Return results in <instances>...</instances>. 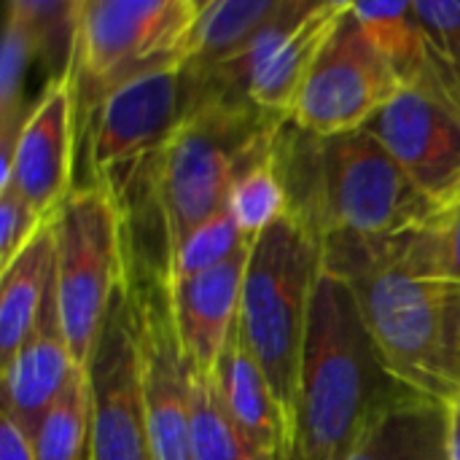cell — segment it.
Listing matches in <instances>:
<instances>
[{
    "label": "cell",
    "mask_w": 460,
    "mask_h": 460,
    "mask_svg": "<svg viewBox=\"0 0 460 460\" xmlns=\"http://www.w3.org/2000/svg\"><path fill=\"white\" fill-rule=\"evenodd\" d=\"M447 460H460V399L450 404V434H447Z\"/></svg>",
    "instance_id": "cell-31"
},
{
    "label": "cell",
    "mask_w": 460,
    "mask_h": 460,
    "mask_svg": "<svg viewBox=\"0 0 460 460\" xmlns=\"http://www.w3.org/2000/svg\"><path fill=\"white\" fill-rule=\"evenodd\" d=\"M54 294L62 332L81 369L89 367L111 305L127 280L124 216L111 189H75L54 213Z\"/></svg>",
    "instance_id": "cell-6"
},
{
    "label": "cell",
    "mask_w": 460,
    "mask_h": 460,
    "mask_svg": "<svg viewBox=\"0 0 460 460\" xmlns=\"http://www.w3.org/2000/svg\"><path fill=\"white\" fill-rule=\"evenodd\" d=\"M431 51L460 75V3L412 0Z\"/></svg>",
    "instance_id": "cell-29"
},
{
    "label": "cell",
    "mask_w": 460,
    "mask_h": 460,
    "mask_svg": "<svg viewBox=\"0 0 460 460\" xmlns=\"http://www.w3.org/2000/svg\"><path fill=\"white\" fill-rule=\"evenodd\" d=\"M248 240L240 234L234 218L229 210H221L202 226H197L191 234H186L170 253V286L191 280L226 259H232ZM253 245V243H251Z\"/></svg>",
    "instance_id": "cell-27"
},
{
    "label": "cell",
    "mask_w": 460,
    "mask_h": 460,
    "mask_svg": "<svg viewBox=\"0 0 460 460\" xmlns=\"http://www.w3.org/2000/svg\"><path fill=\"white\" fill-rule=\"evenodd\" d=\"M278 156L288 186V213L307 221L321 240L385 245L437 216L369 129L329 140L310 137L296 127L294 135L283 129Z\"/></svg>",
    "instance_id": "cell-1"
},
{
    "label": "cell",
    "mask_w": 460,
    "mask_h": 460,
    "mask_svg": "<svg viewBox=\"0 0 460 460\" xmlns=\"http://www.w3.org/2000/svg\"><path fill=\"white\" fill-rule=\"evenodd\" d=\"M86 375L92 388L94 460H154L127 280L111 305Z\"/></svg>",
    "instance_id": "cell-12"
},
{
    "label": "cell",
    "mask_w": 460,
    "mask_h": 460,
    "mask_svg": "<svg viewBox=\"0 0 460 460\" xmlns=\"http://www.w3.org/2000/svg\"><path fill=\"white\" fill-rule=\"evenodd\" d=\"M437 213L460 208V75L434 51L367 127Z\"/></svg>",
    "instance_id": "cell-9"
},
{
    "label": "cell",
    "mask_w": 460,
    "mask_h": 460,
    "mask_svg": "<svg viewBox=\"0 0 460 460\" xmlns=\"http://www.w3.org/2000/svg\"><path fill=\"white\" fill-rule=\"evenodd\" d=\"M450 404L412 396L377 415L337 460H447Z\"/></svg>",
    "instance_id": "cell-18"
},
{
    "label": "cell",
    "mask_w": 460,
    "mask_h": 460,
    "mask_svg": "<svg viewBox=\"0 0 460 460\" xmlns=\"http://www.w3.org/2000/svg\"><path fill=\"white\" fill-rule=\"evenodd\" d=\"M186 105L181 57L156 59L108 86L78 127V146L86 143L92 183L113 191L148 164L172 137Z\"/></svg>",
    "instance_id": "cell-8"
},
{
    "label": "cell",
    "mask_w": 460,
    "mask_h": 460,
    "mask_svg": "<svg viewBox=\"0 0 460 460\" xmlns=\"http://www.w3.org/2000/svg\"><path fill=\"white\" fill-rule=\"evenodd\" d=\"M245 460H280L278 456H272V453H251Z\"/></svg>",
    "instance_id": "cell-32"
},
{
    "label": "cell",
    "mask_w": 460,
    "mask_h": 460,
    "mask_svg": "<svg viewBox=\"0 0 460 460\" xmlns=\"http://www.w3.org/2000/svg\"><path fill=\"white\" fill-rule=\"evenodd\" d=\"M35 57H38V40H35L32 22L24 11V3L8 0L3 43H0V140L16 137L27 119L22 97H24V78Z\"/></svg>",
    "instance_id": "cell-26"
},
{
    "label": "cell",
    "mask_w": 460,
    "mask_h": 460,
    "mask_svg": "<svg viewBox=\"0 0 460 460\" xmlns=\"http://www.w3.org/2000/svg\"><path fill=\"white\" fill-rule=\"evenodd\" d=\"M248 256L251 243L224 264L170 286L175 332L189 372H218L221 356L237 329Z\"/></svg>",
    "instance_id": "cell-14"
},
{
    "label": "cell",
    "mask_w": 460,
    "mask_h": 460,
    "mask_svg": "<svg viewBox=\"0 0 460 460\" xmlns=\"http://www.w3.org/2000/svg\"><path fill=\"white\" fill-rule=\"evenodd\" d=\"M199 11V0H81L73 54L78 127L132 70L164 57L183 59Z\"/></svg>",
    "instance_id": "cell-7"
},
{
    "label": "cell",
    "mask_w": 460,
    "mask_h": 460,
    "mask_svg": "<svg viewBox=\"0 0 460 460\" xmlns=\"http://www.w3.org/2000/svg\"><path fill=\"white\" fill-rule=\"evenodd\" d=\"M388 248L412 278L460 286V208L437 213L420 229L388 243Z\"/></svg>",
    "instance_id": "cell-25"
},
{
    "label": "cell",
    "mask_w": 460,
    "mask_h": 460,
    "mask_svg": "<svg viewBox=\"0 0 460 460\" xmlns=\"http://www.w3.org/2000/svg\"><path fill=\"white\" fill-rule=\"evenodd\" d=\"M127 294L140 356V383L154 460H191L189 367L181 353L170 264L127 256Z\"/></svg>",
    "instance_id": "cell-10"
},
{
    "label": "cell",
    "mask_w": 460,
    "mask_h": 460,
    "mask_svg": "<svg viewBox=\"0 0 460 460\" xmlns=\"http://www.w3.org/2000/svg\"><path fill=\"white\" fill-rule=\"evenodd\" d=\"M399 92V75L353 19L350 3L326 40L288 124L318 140L350 135L367 129Z\"/></svg>",
    "instance_id": "cell-11"
},
{
    "label": "cell",
    "mask_w": 460,
    "mask_h": 460,
    "mask_svg": "<svg viewBox=\"0 0 460 460\" xmlns=\"http://www.w3.org/2000/svg\"><path fill=\"white\" fill-rule=\"evenodd\" d=\"M51 218V216H49ZM16 189L0 194V267H8L46 226V221Z\"/></svg>",
    "instance_id": "cell-28"
},
{
    "label": "cell",
    "mask_w": 460,
    "mask_h": 460,
    "mask_svg": "<svg viewBox=\"0 0 460 460\" xmlns=\"http://www.w3.org/2000/svg\"><path fill=\"white\" fill-rule=\"evenodd\" d=\"M286 0H210L183 49V75L189 84L208 78L237 59L248 43L283 11Z\"/></svg>",
    "instance_id": "cell-19"
},
{
    "label": "cell",
    "mask_w": 460,
    "mask_h": 460,
    "mask_svg": "<svg viewBox=\"0 0 460 460\" xmlns=\"http://www.w3.org/2000/svg\"><path fill=\"white\" fill-rule=\"evenodd\" d=\"M353 19L399 75L402 86L412 84L431 59V46L415 13V3H353Z\"/></svg>",
    "instance_id": "cell-21"
},
{
    "label": "cell",
    "mask_w": 460,
    "mask_h": 460,
    "mask_svg": "<svg viewBox=\"0 0 460 460\" xmlns=\"http://www.w3.org/2000/svg\"><path fill=\"white\" fill-rule=\"evenodd\" d=\"M32 460H94L92 388L86 369H78L62 396L30 439Z\"/></svg>",
    "instance_id": "cell-22"
},
{
    "label": "cell",
    "mask_w": 460,
    "mask_h": 460,
    "mask_svg": "<svg viewBox=\"0 0 460 460\" xmlns=\"http://www.w3.org/2000/svg\"><path fill=\"white\" fill-rule=\"evenodd\" d=\"M78 369L81 367L75 364L67 337L62 332L57 294L51 283L32 334L3 367V415L13 420L27 439H32L40 420L70 385Z\"/></svg>",
    "instance_id": "cell-15"
},
{
    "label": "cell",
    "mask_w": 460,
    "mask_h": 460,
    "mask_svg": "<svg viewBox=\"0 0 460 460\" xmlns=\"http://www.w3.org/2000/svg\"><path fill=\"white\" fill-rule=\"evenodd\" d=\"M226 210L248 243H256L288 213V186L280 170L278 146L270 156H264L237 178L229 191Z\"/></svg>",
    "instance_id": "cell-24"
},
{
    "label": "cell",
    "mask_w": 460,
    "mask_h": 460,
    "mask_svg": "<svg viewBox=\"0 0 460 460\" xmlns=\"http://www.w3.org/2000/svg\"><path fill=\"white\" fill-rule=\"evenodd\" d=\"M57 267V237L54 216L38 232V237L3 267L0 288V356L3 367L16 356L24 340L32 334L38 315L43 310L46 294L54 283Z\"/></svg>",
    "instance_id": "cell-20"
},
{
    "label": "cell",
    "mask_w": 460,
    "mask_h": 460,
    "mask_svg": "<svg viewBox=\"0 0 460 460\" xmlns=\"http://www.w3.org/2000/svg\"><path fill=\"white\" fill-rule=\"evenodd\" d=\"M0 460H32L30 439L5 415H3V426H0Z\"/></svg>",
    "instance_id": "cell-30"
},
{
    "label": "cell",
    "mask_w": 460,
    "mask_h": 460,
    "mask_svg": "<svg viewBox=\"0 0 460 460\" xmlns=\"http://www.w3.org/2000/svg\"><path fill=\"white\" fill-rule=\"evenodd\" d=\"M286 124L248 97L208 100L183 113L167 146L151 159V186L170 253L226 210L237 178L275 151Z\"/></svg>",
    "instance_id": "cell-5"
},
{
    "label": "cell",
    "mask_w": 460,
    "mask_h": 460,
    "mask_svg": "<svg viewBox=\"0 0 460 460\" xmlns=\"http://www.w3.org/2000/svg\"><path fill=\"white\" fill-rule=\"evenodd\" d=\"M323 270L356 296L388 369L415 394L460 399V286L404 272L388 243L323 240Z\"/></svg>",
    "instance_id": "cell-2"
},
{
    "label": "cell",
    "mask_w": 460,
    "mask_h": 460,
    "mask_svg": "<svg viewBox=\"0 0 460 460\" xmlns=\"http://www.w3.org/2000/svg\"><path fill=\"white\" fill-rule=\"evenodd\" d=\"M78 151L75 81H49L43 97L27 111L13 148L11 189H16L43 218L54 216L73 194V159ZM8 191V189H5Z\"/></svg>",
    "instance_id": "cell-13"
},
{
    "label": "cell",
    "mask_w": 460,
    "mask_h": 460,
    "mask_svg": "<svg viewBox=\"0 0 460 460\" xmlns=\"http://www.w3.org/2000/svg\"><path fill=\"white\" fill-rule=\"evenodd\" d=\"M216 380L234 426L253 453H272L280 460H296L275 394L237 329L221 356Z\"/></svg>",
    "instance_id": "cell-17"
},
{
    "label": "cell",
    "mask_w": 460,
    "mask_h": 460,
    "mask_svg": "<svg viewBox=\"0 0 460 460\" xmlns=\"http://www.w3.org/2000/svg\"><path fill=\"white\" fill-rule=\"evenodd\" d=\"M350 3L353 0H315L313 8L280 38L248 84V100L256 108L291 121L296 100Z\"/></svg>",
    "instance_id": "cell-16"
},
{
    "label": "cell",
    "mask_w": 460,
    "mask_h": 460,
    "mask_svg": "<svg viewBox=\"0 0 460 460\" xmlns=\"http://www.w3.org/2000/svg\"><path fill=\"white\" fill-rule=\"evenodd\" d=\"M321 272V234L299 216L286 213L251 245L240 299L237 332L275 394L294 458L305 342Z\"/></svg>",
    "instance_id": "cell-4"
},
{
    "label": "cell",
    "mask_w": 460,
    "mask_h": 460,
    "mask_svg": "<svg viewBox=\"0 0 460 460\" xmlns=\"http://www.w3.org/2000/svg\"><path fill=\"white\" fill-rule=\"evenodd\" d=\"M415 394L383 361L353 291L318 278L305 342L296 460H337L385 410Z\"/></svg>",
    "instance_id": "cell-3"
},
{
    "label": "cell",
    "mask_w": 460,
    "mask_h": 460,
    "mask_svg": "<svg viewBox=\"0 0 460 460\" xmlns=\"http://www.w3.org/2000/svg\"><path fill=\"white\" fill-rule=\"evenodd\" d=\"M191 460H245L253 450L234 426L216 375L189 372Z\"/></svg>",
    "instance_id": "cell-23"
}]
</instances>
